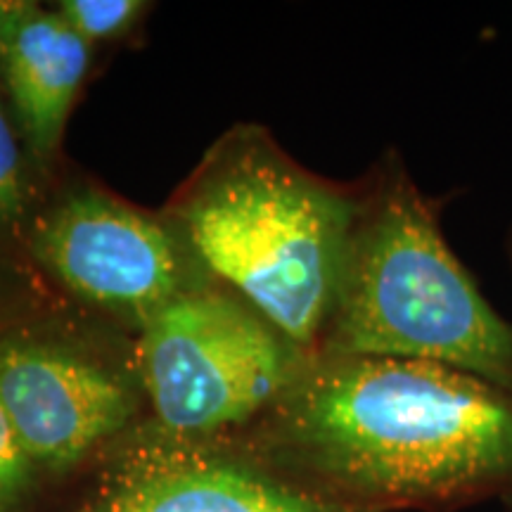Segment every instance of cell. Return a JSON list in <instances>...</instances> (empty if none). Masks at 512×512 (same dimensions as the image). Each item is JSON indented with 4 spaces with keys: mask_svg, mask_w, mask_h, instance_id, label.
I'll return each mask as SVG.
<instances>
[{
    "mask_svg": "<svg viewBox=\"0 0 512 512\" xmlns=\"http://www.w3.org/2000/svg\"><path fill=\"white\" fill-rule=\"evenodd\" d=\"M247 456L366 512L446 510L512 484V396L432 361L306 354Z\"/></svg>",
    "mask_w": 512,
    "mask_h": 512,
    "instance_id": "cell-1",
    "label": "cell"
},
{
    "mask_svg": "<svg viewBox=\"0 0 512 512\" xmlns=\"http://www.w3.org/2000/svg\"><path fill=\"white\" fill-rule=\"evenodd\" d=\"M320 354L432 361L512 396V323L482 297L399 162L358 185Z\"/></svg>",
    "mask_w": 512,
    "mask_h": 512,
    "instance_id": "cell-2",
    "label": "cell"
},
{
    "mask_svg": "<svg viewBox=\"0 0 512 512\" xmlns=\"http://www.w3.org/2000/svg\"><path fill=\"white\" fill-rule=\"evenodd\" d=\"M356 207L358 188L311 176L247 131L211 157L181 219L211 273L292 344L316 351Z\"/></svg>",
    "mask_w": 512,
    "mask_h": 512,
    "instance_id": "cell-3",
    "label": "cell"
},
{
    "mask_svg": "<svg viewBox=\"0 0 512 512\" xmlns=\"http://www.w3.org/2000/svg\"><path fill=\"white\" fill-rule=\"evenodd\" d=\"M306 354L240 297L178 292L143 320L140 380L174 439L221 441L252 427Z\"/></svg>",
    "mask_w": 512,
    "mask_h": 512,
    "instance_id": "cell-4",
    "label": "cell"
},
{
    "mask_svg": "<svg viewBox=\"0 0 512 512\" xmlns=\"http://www.w3.org/2000/svg\"><path fill=\"white\" fill-rule=\"evenodd\" d=\"M34 256L81 299L140 320L183 292L169 233L98 192L72 195L43 216Z\"/></svg>",
    "mask_w": 512,
    "mask_h": 512,
    "instance_id": "cell-5",
    "label": "cell"
},
{
    "mask_svg": "<svg viewBox=\"0 0 512 512\" xmlns=\"http://www.w3.org/2000/svg\"><path fill=\"white\" fill-rule=\"evenodd\" d=\"M0 406L27 458L48 470L79 463L136 413L117 375L29 342L0 344Z\"/></svg>",
    "mask_w": 512,
    "mask_h": 512,
    "instance_id": "cell-6",
    "label": "cell"
},
{
    "mask_svg": "<svg viewBox=\"0 0 512 512\" xmlns=\"http://www.w3.org/2000/svg\"><path fill=\"white\" fill-rule=\"evenodd\" d=\"M211 441H183L128 463L83 512H366L344 508Z\"/></svg>",
    "mask_w": 512,
    "mask_h": 512,
    "instance_id": "cell-7",
    "label": "cell"
},
{
    "mask_svg": "<svg viewBox=\"0 0 512 512\" xmlns=\"http://www.w3.org/2000/svg\"><path fill=\"white\" fill-rule=\"evenodd\" d=\"M88 64L91 43L60 12L15 3L0 48V79L31 152L41 159L53 157L62 143Z\"/></svg>",
    "mask_w": 512,
    "mask_h": 512,
    "instance_id": "cell-8",
    "label": "cell"
},
{
    "mask_svg": "<svg viewBox=\"0 0 512 512\" xmlns=\"http://www.w3.org/2000/svg\"><path fill=\"white\" fill-rule=\"evenodd\" d=\"M147 5L140 0H64L60 15L83 41H107L126 34Z\"/></svg>",
    "mask_w": 512,
    "mask_h": 512,
    "instance_id": "cell-9",
    "label": "cell"
},
{
    "mask_svg": "<svg viewBox=\"0 0 512 512\" xmlns=\"http://www.w3.org/2000/svg\"><path fill=\"white\" fill-rule=\"evenodd\" d=\"M27 207L22 155L5 107L0 105V223L17 221Z\"/></svg>",
    "mask_w": 512,
    "mask_h": 512,
    "instance_id": "cell-10",
    "label": "cell"
},
{
    "mask_svg": "<svg viewBox=\"0 0 512 512\" xmlns=\"http://www.w3.org/2000/svg\"><path fill=\"white\" fill-rule=\"evenodd\" d=\"M31 479H34V463L19 446L0 406V512L17 510V505L27 496Z\"/></svg>",
    "mask_w": 512,
    "mask_h": 512,
    "instance_id": "cell-11",
    "label": "cell"
},
{
    "mask_svg": "<svg viewBox=\"0 0 512 512\" xmlns=\"http://www.w3.org/2000/svg\"><path fill=\"white\" fill-rule=\"evenodd\" d=\"M12 10H15V3H3L0 0V48H3V36H5V27H8Z\"/></svg>",
    "mask_w": 512,
    "mask_h": 512,
    "instance_id": "cell-12",
    "label": "cell"
},
{
    "mask_svg": "<svg viewBox=\"0 0 512 512\" xmlns=\"http://www.w3.org/2000/svg\"><path fill=\"white\" fill-rule=\"evenodd\" d=\"M503 498H505V503H508V508H510V512H512V484L508 486V491H505Z\"/></svg>",
    "mask_w": 512,
    "mask_h": 512,
    "instance_id": "cell-13",
    "label": "cell"
}]
</instances>
